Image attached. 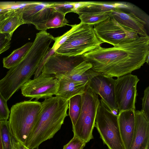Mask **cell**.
<instances>
[{"instance_id": "18", "label": "cell", "mask_w": 149, "mask_h": 149, "mask_svg": "<svg viewBox=\"0 0 149 149\" xmlns=\"http://www.w3.org/2000/svg\"><path fill=\"white\" fill-rule=\"evenodd\" d=\"M22 7L12 9L0 22V33L12 37L14 32L18 27L24 24L22 18Z\"/></svg>"}, {"instance_id": "14", "label": "cell", "mask_w": 149, "mask_h": 149, "mask_svg": "<svg viewBox=\"0 0 149 149\" xmlns=\"http://www.w3.org/2000/svg\"><path fill=\"white\" fill-rule=\"evenodd\" d=\"M135 130L130 149H149V120L141 111H135Z\"/></svg>"}, {"instance_id": "13", "label": "cell", "mask_w": 149, "mask_h": 149, "mask_svg": "<svg viewBox=\"0 0 149 149\" xmlns=\"http://www.w3.org/2000/svg\"><path fill=\"white\" fill-rule=\"evenodd\" d=\"M132 8L130 4L125 2H76L73 12L79 15L84 13L109 12L116 9L130 10Z\"/></svg>"}, {"instance_id": "33", "label": "cell", "mask_w": 149, "mask_h": 149, "mask_svg": "<svg viewBox=\"0 0 149 149\" xmlns=\"http://www.w3.org/2000/svg\"><path fill=\"white\" fill-rule=\"evenodd\" d=\"M0 149H3L1 134V120H0Z\"/></svg>"}, {"instance_id": "19", "label": "cell", "mask_w": 149, "mask_h": 149, "mask_svg": "<svg viewBox=\"0 0 149 149\" xmlns=\"http://www.w3.org/2000/svg\"><path fill=\"white\" fill-rule=\"evenodd\" d=\"M33 42H28L14 50L10 54L3 59V67L10 69L19 63L24 58Z\"/></svg>"}, {"instance_id": "1", "label": "cell", "mask_w": 149, "mask_h": 149, "mask_svg": "<svg viewBox=\"0 0 149 149\" xmlns=\"http://www.w3.org/2000/svg\"><path fill=\"white\" fill-rule=\"evenodd\" d=\"M149 56V36L110 48L101 46L82 55L97 73L118 78L139 69Z\"/></svg>"}, {"instance_id": "31", "label": "cell", "mask_w": 149, "mask_h": 149, "mask_svg": "<svg viewBox=\"0 0 149 149\" xmlns=\"http://www.w3.org/2000/svg\"><path fill=\"white\" fill-rule=\"evenodd\" d=\"M10 11H7L0 13V22L5 18Z\"/></svg>"}, {"instance_id": "27", "label": "cell", "mask_w": 149, "mask_h": 149, "mask_svg": "<svg viewBox=\"0 0 149 149\" xmlns=\"http://www.w3.org/2000/svg\"><path fill=\"white\" fill-rule=\"evenodd\" d=\"M10 113L7 101L0 92V120H8Z\"/></svg>"}, {"instance_id": "21", "label": "cell", "mask_w": 149, "mask_h": 149, "mask_svg": "<svg viewBox=\"0 0 149 149\" xmlns=\"http://www.w3.org/2000/svg\"><path fill=\"white\" fill-rule=\"evenodd\" d=\"M82 106L81 95L72 97L68 100L69 115L72 123V127L75 125L79 116Z\"/></svg>"}, {"instance_id": "17", "label": "cell", "mask_w": 149, "mask_h": 149, "mask_svg": "<svg viewBox=\"0 0 149 149\" xmlns=\"http://www.w3.org/2000/svg\"><path fill=\"white\" fill-rule=\"evenodd\" d=\"M88 85L85 83L62 78L58 79V88L55 95L69 100L74 96L81 95Z\"/></svg>"}, {"instance_id": "15", "label": "cell", "mask_w": 149, "mask_h": 149, "mask_svg": "<svg viewBox=\"0 0 149 149\" xmlns=\"http://www.w3.org/2000/svg\"><path fill=\"white\" fill-rule=\"evenodd\" d=\"M130 110L119 112L118 122L125 149H130L135 130L134 111Z\"/></svg>"}, {"instance_id": "20", "label": "cell", "mask_w": 149, "mask_h": 149, "mask_svg": "<svg viewBox=\"0 0 149 149\" xmlns=\"http://www.w3.org/2000/svg\"><path fill=\"white\" fill-rule=\"evenodd\" d=\"M51 3L50 2H28L21 8L22 18L24 24H30L32 18L38 12Z\"/></svg>"}, {"instance_id": "8", "label": "cell", "mask_w": 149, "mask_h": 149, "mask_svg": "<svg viewBox=\"0 0 149 149\" xmlns=\"http://www.w3.org/2000/svg\"><path fill=\"white\" fill-rule=\"evenodd\" d=\"M93 26L97 36L100 41L114 46L132 41L139 37L136 32L124 26L111 15Z\"/></svg>"}, {"instance_id": "9", "label": "cell", "mask_w": 149, "mask_h": 149, "mask_svg": "<svg viewBox=\"0 0 149 149\" xmlns=\"http://www.w3.org/2000/svg\"><path fill=\"white\" fill-rule=\"evenodd\" d=\"M139 81L137 76L131 73L115 79V98L119 113L130 110H135L136 86Z\"/></svg>"}, {"instance_id": "5", "label": "cell", "mask_w": 149, "mask_h": 149, "mask_svg": "<svg viewBox=\"0 0 149 149\" xmlns=\"http://www.w3.org/2000/svg\"><path fill=\"white\" fill-rule=\"evenodd\" d=\"M31 100L13 105L8 120L12 136L16 141L24 145L36 123L41 107V102Z\"/></svg>"}, {"instance_id": "4", "label": "cell", "mask_w": 149, "mask_h": 149, "mask_svg": "<svg viewBox=\"0 0 149 149\" xmlns=\"http://www.w3.org/2000/svg\"><path fill=\"white\" fill-rule=\"evenodd\" d=\"M70 26L71 29L60 37L64 42L55 52L69 56H80L103 43L97 36L93 25L80 23Z\"/></svg>"}, {"instance_id": "10", "label": "cell", "mask_w": 149, "mask_h": 149, "mask_svg": "<svg viewBox=\"0 0 149 149\" xmlns=\"http://www.w3.org/2000/svg\"><path fill=\"white\" fill-rule=\"evenodd\" d=\"M58 79L54 75L42 73L33 79H30L21 88L22 94L24 96L35 98L47 99L55 95Z\"/></svg>"}, {"instance_id": "2", "label": "cell", "mask_w": 149, "mask_h": 149, "mask_svg": "<svg viewBox=\"0 0 149 149\" xmlns=\"http://www.w3.org/2000/svg\"><path fill=\"white\" fill-rule=\"evenodd\" d=\"M68 109V100L66 99L57 96L45 99L25 146L37 149L42 142L52 138L63 124Z\"/></svg>"}, {"instance_id": "24", "label": "cell", "mask_w": 149, "mask_h": 149, "mask_svg": "<svg viewBox=\"0 0 149 149\" xmlns=\"http://www.w3.org/2000/svg\"><path fill=\"white\" fill-rule=\"evenodd\" d=\"M1 134L3 149H11L12 136L8 120H1Z\"/></svg>"}, {"instance_id": "32", "label": "cell", "mask_w": 149, "mask_h": 149, "mask_svg": "<svg viewBox=\"0 0 149 149\" xmlns=\"http://www.w3.org/2000/svg\"><path fill=\"white\" fill-rule=\"evenodd\" d=\"M15 139L13 137L11 136V149H16L15 145Z\"/></svg>"}, {"instance_id": "11", "label": "cell", "mask_w": 149, "mask_h": 149, "mask_svg": "<svg viewBox=\"0 0 149 149\" xmlns=\"http://www.w3.org/2000/svg\"><path fill=\"white\" fill-rule=\"evenodd\" d=\"M84 60L82 55L69 56L55 52L46 59L41 73L54 75L59 79Z\"/></svg>"}, {"instance_id": "30", "label": "cell", "mask_w": 149, "mask_h": 149, "mask_svg": "<svg viewBox=\"0 0 149 149\" xmlns=\"http://www.w3.org/2000/svg\"><path fill=\"white\" fill-rule=\"evenodd\" d=\"M15 143L16 149H28L24 144L20 142L16 141L15 139Z\"/></svg>"}, {"instance_id": "12", "label": "cell", "mask_w": 149, "mask_h": 149, "mask_svg": "<svg viewBox=\"0 0 149 149\" xmlns=\"http://www.w3.org/2000/svg\"><path fill=\"white\" fill-rule=\"evenodd\" d=\"M115 79L98 74L91 78L88 87L97 95H99L112 112L118 115L119 111L116 103L115 95Z\"/></svg>"}, {"instance_id": "3", "label": "cell", "mask_w": 149, "mask_h": 149, "mask_svg": "<svg viewBox=\"0 0 149 149\" xmlns=\"http://www.w3.org/2000/svg\"><path fill=\"white\" fill-rule=\"evenodd\" d=\"M49 51L45 42L35 39L23 59L0 80V92L7 101L34 74Z\"/></svg>"}, {"instance_id": "6", "label": "cell", "mask_w": 149, "mask_h": 149, "mask_svg": "<svg viewBox=\"0 0 149 149\" xmlns=\"http://www.w3.org/2000/svg\"><path fill=\"white\" fill-rule=\"evenodd\" d=\"M81 96L80 113L75 125L72 127V131L74 135L86 143L93 138V131L100 100L98 95L88 86Z\"/></svg>"}, {"instance_id": "23", "label": "cell", "mask_w": 149, "mask_h": 149, "mask_svg": "<svg viewBox=\"0 0 149 149\" xmlns=\"http://www.w3.org/2000/svg\"><path fill=\"white\" fill-rule=\"evenodd\" d=\"M65 15L54 10L50 15L45 24V29L60 27L68 25V21Z\"/></svg>"}, {"instance_id": "25", "label": "cell", "mask_w": 149, "mask_h": 149, "mask_svg": "<svg viewBox=\"0 0 149 149\" xmlns=\"http://www.w3.org/2000/svg\"><path fill=\"white\" fill-rule=\"evenodd\" d=\"M49 6L53 8L55 11L65 15L68 13L73 12L74 8V2L51 3Z\"/></svg>"}, {"instance_id": "34", "label": "cell", "mask_w": 149, "mask_h": 149, "mask_svg": "<svg viewBox=\"0 0 149 149\" xmlns=\"http://www.w3.org/2000/svg\"><path fill=\"white\" fill-rule=\"evenodd\" d=\"M28 149H30L28 148Z\"/></svg>"}, {"instance_id": "16", "label": "cell", "mask_w": 149, "mask_h": 149, "mask_svg": "<svg viewBox=\"0 0 149 149\" xmlns=\"http://www.w3.org/2000/svg\"><path fill=\"white\" fill-rule=\"evenodd\" d=\"M121 9H114L109 13L110 15L125 27L136 32L140 36H148L145 28L146 22L134 13H127Z\"/></svg>"}, {"instance_id": "7", "label": "cell", "mask_w": 149, "mask_h": 149, "mask_svg": "<svg viewBox=\"0 0 149 149\" xmlns=\"http://www.w3.org/2000/svg\"><path fill=\"white\" fill-rule=\"evenodd\" d=\"M95 127L108 149H125L120 133L118 115L113 114L101 99L97 109Z\"/></svg>"}, {"instance_id": "29", "label": "cell", "mask_w": 149, "mask_h": 149, "mask_svg": "<svg viewBox=\"0 0 149 149\" xmlns=\"http://www.w3.org/2000/svg\"><path fill=\"white\" fill-rule=\"evenodd\" d=\"M11 38L8 35L0 33V54L9 48Z\"/></svg>"}, {"instance_id": "26", "label": "cell", "mask_w": 149, "mask_h": 149, "mask_svg": "<svg viewBox=\"0 0 149 149\" xmlns=\"http://www.w3.org/2000/svg\"><path fill=\"white\" fill-rule=\"evenodd\" d=\"M86 143L74 135L73 138L66 145L63 149H83Z\"/></svg>"}, {"instance_id": "22", "label": "cell", "mask_w": 149, "mask_h": 149, "mask_svg": "<svg viewBox=\"0 0 149 149\" xmlns=\"http://www.w3.org/2000/svg\"><path fill=\"white\" fill-rule=\"evenodd\" d=\"M109 13H84L79 15V18L81 23L93 25L107 19L110 16Z\"/></svg>"}, {"instance_id": "28", "label": "cell", "mask_w": 149, "mask_h": 149, "mask_svg": "<svg viewBox=\"0 0 149 149\" xmlns=\"http://www.w3.org/2000/svg\"><path fill=\"white\" fill-rule=\"evenodd\" d=\"M149 120V87H147L144 91L142 99V107L141 110Z\"/></svg>"}]
</instances>
